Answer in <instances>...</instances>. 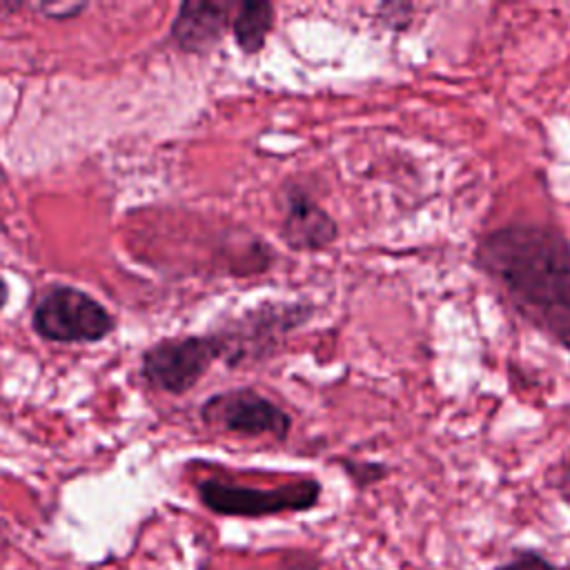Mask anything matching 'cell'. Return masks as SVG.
<instances>
[{
	"mask_svg": "<svg viewBox=\"0 0 570 570\" xmlns=\"http://www.w3.org/2000/svg\"><path fill=\"white\" fill-rule=\"evenodd\" d=\"M33 330L58 343H94L114 330V316L89 294L53 287L33 312Z\"/></svg>",
	"mask_w": 570,
	"mask_h": 570,
	"instance_id": "obj_4",
	"label": "cell"
},
{
	"mask_svg": "<svg viewBox=\"0 0 570 570\" xmlns=\"http://www.w3.org/2000/svg\"><path fill=\"white\" fill-rule=\"evenodd\" d=\"M7 296H9V289H7V283L0 278V307L7 303Z\"/></svg>",
	"mask_w": 570,
	"mask_h": 570,
	"instance_id": "obj_15",
	"label": "cell"
},
{
	"mask_svg": "<svg viewBox=\"0 0 570 570\" xmlns=\"http://www.w3.org/2000/svg\"><path fill=\"white\" fill-rule=\"evenodd\" d=\"M232 27V4L212 0H187L178 7L171 36L180 49L191 53L212 51Z\"/></svg>",
	"mask_w": 570,
	"mask_h": 570,
	"instance_id": "obj_8",
	"label": "cell"
},
{
	"mask_svg": "<svg viewBox=\"0 0 570 570\" xmlns=\"http://www.w3.org/2000/svg\"><path fill=\"white\" fill-rule=\"evenodd\" d=\"M216 361H220V345L214 332L167 338L142 356V376L163 392L185 394Z\"/></svg>",
	"mask_w": 570,
	"mask_h": 570,
	"instance_id": "obj_6",
	"label": "cell"
},
{
	"mask_svg": "<svg viewBox=\"0 0 570 570\" xmlns=\"http://www.w3.org/2000/svg\"><path fill=\"white\" fill-rule=\"evenodd\" d=\"M416 4L414 2H383L376 7L379 22L390 31H405L414 20Z\"/></svg>",
	"mask_w": 570,
	"mask_h": 570,
	"instance_id": "obj_11",
	"label": "cell"
},
{
	"mask_svg": "<svg viewBox=\"0 0 570 570\" xmlns=\"http://www.w3.org/2000/svg\"><path fill=\"white\" fill-rule=\"evenodd\" d=\"M497 570H559L548 557L534 550H521L517 552L508 563L499 566Z\"/></svg>",
	"mask_w": 570,
	"mask_h": 570,
	"instance_id": "obj_12",
	"label": "cell"
},
{
	"mask_svg": "<svg viewBox=\"0 0 570 570\" xmlns=\"http://www.w3.org/2000/svg\"><path fill=\"white\" fill-rule=\"evenodd\" d=\"M341 468L345 474L352 479L356 488H370L387 476V465L379 461H354V459H343Z\"/></svg>",
	"mask_w": 570,
	"mask_h": 570,
	"instance_id": "obj_10",
	"label": "cell"
},
{
	"mask_svg": "<svg viewBox=\"0 0 570 570\" xmlns=\"http://www.w3.org/2000/svg\"><path fill=\"white\" fill-rule=\"evenodd\" d=\"M200 419L212 428L240 436L285 441L292 432V414L254 387H236L209 396L200 407Z\"/></svg>",
	"mask_w": 570,
	"mask_h": 570,
	"instance_id": "obj_5",
	"label": "cell"
},
{
	"mask_svg": "<svg viewBox=\"0 0 570 570\" xmlns=\"http://www.w3.org/2000/svg\"><path fill=\"white\" fill-rule=\"evenodd\" d=\"M472 263L532 330L570 352V238L541 220H512L479 234Z\"/></svg>",
	"mask_w": 570,
	"mask_h": 570,
	"instance_id": "obj_1",
	"label": "cell"
},
{
	"mask_svg": "<svg viewBox=\"0 0 570 570\" xmlns=\"http://www.w3.org/2000/svg\"><path fill=\"white\" fill-rule=\"evenodd\" d=\"M554 485L566 503H570V454L559 463V472L554 479Z\"/></svg>",
	"mask_w": 570,
	"mask_h": 570,
	"instance_id": "obj_13",
	"label": "cell"
},
{
	"mask_svg": "<svg viewBox=\"0 0 570 570\" xmlns=\"http://www.w3.org/2000/svg\"><path fill=\"white\" fill-rule=\"evenodd\" d=\"M312 316L314 305L307 301H261L214 332L220 345V361L229 367L269 361Z\"/></svg>",
	"mask_w": 570,
	"mask_h": 570,
	"instance_id": "obj_2",
	"label": "cell"
},
{
	"mask_svg": "<svg viewBox=\"0 0 570 570\" xmlns=\"http://www.w3.org/2000/svg\"><path fill=\"white\" fill-rule=\"evenodd\" d=\"M278 236L289 252L321 254L341 236L336 218L314 198V194L296 183L285 189V209Z\"/></svg>",
	"mask_w": 570,
	"mask_h": 570,
	"instance_id": "obj_7",
	"label": "cell"
},
{
	"mask_svg": "<svg viewBox=\"0 0 570 570\" xmlns=\"http://www.w3.org/2000/svg\"><path fill=\"white\" fill-rule=\"evenodd\" d=\"M278 570H318V563L314 559H307V557H294V559H287Z\"/></svg>",
	"mask_w": 570,
	"mask_h": 570,
	"instance_id": "obj_14",
	"label": "cell"
},
{
	"mask_svg": "<svg viewBox=\"0 0 570 570\" xmlns=\"http://www.w3.org/2000/svg\"><path fill=\"white\" fill-rule=\"evenodd\" d=\"M321 492L323 485L316 476H301L276 488H247L218 479L198 483V497L212 512L249 519L312 510L318 503Z\"/></svg>",
	"mask_w": 570,
	"mask_h": 570,
	"instance_id": "obj_3",
	"label": "cell"
},
{
	"mask_svg": "<svg viewBox=\"0 0 570 570\" xmlns=\"http://www.w3.org/2000/svg\"><path fill=\"white\" fill-rule=\"evenodd\" d=\"M276 24V7L267 0H245L236 7L232 18V33L236 47L245 56H256L265 49L267 36Z\"/></svg>",
	"mask_w": 570,
	"mask_h": 570,
	"instance_id": "obj_9",
	"label": "cell"
}]
</instances>
